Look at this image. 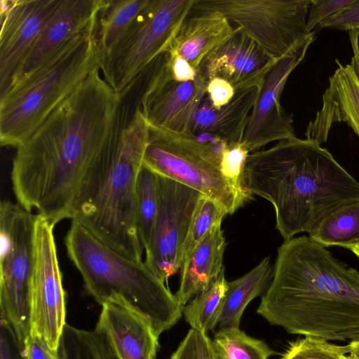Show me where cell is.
<instances>
[{"instance_id":"obj_1","label":"cell","mask_w":359,"mask_h":359,"mask_svg":"<svg viewBox=\"0 0 359 359\" xmlns=\"http://www.w3.org/2000/svg\"><path fill=\"white\" fill-rule=\"evenodd\" d=\"M122 100L97 69L60 103L16 148L11 178L18 203L54 226L71 219Z\"/></svg>"},{"instance_id":"obj_2","label":"cell","mask_w":359,"mask_h":359,"mask_svg":"<svg viewBox=\"0 0 359 359\" xmlns=\"http://www.w3.org/2000/svg\"><path fill=\"white\" fill-rule=\"evenodd\" d=\"M257 312L287 332L359 341V272L309 236L284 241Z\"/></svg>"},{"instance_id":"obj_3","label":"cell","mask_w":359,"mask_h":359,"mask_svg":"<svg viewBox=\"0 0 359 359\" xmlns=\"http://www.w3.org/2000/svg\"><path fill=\"white\" fill-rule=\"evenodd\" d=\"M243 184L273 205L284 241L309 233L330 212L359 200V182L332 154L297 137L249 154Z\"/></svg>"},{"instance_id":"obj_4","label":"cell","mask_w":359,"mask_h":359,"mask_svg":"<svg viewBox=\"0 0 359 359\" xmlns=\"http://www.w3.org/2000/svg\"><path fill=\"white\" fill-rule=\"evenodd\" d=\"M128 113L121 104L113 130L82 184L71 219L118 254L142 262L137 180L149 128L139 107L130 117Z\"/></svg>"},{"instance_id":"obj_5","label":"cell","mask_w":359,"mask_h":359,"mask_svg":"<svg viewBox=\"0 0 359 359\" xmlns=\"http://www.w3.org/2000/svg\"><path fill=\"white\" fill-rule=\"evenodd\" d=\"M65 244L86 292L100 305L131 309L150 323L158 337L181 318L184 306L144 262L118 254L75 221Z\"/></svg>"},{"instance_id":"obj_6","label":"cell","mask_w":359,"mask_h":359,"mask_svg":"<svg viewBox=\"0 0 359 359\" xmlns=\"http://www.w3.org/2000/svg\"><path fill=\"white\" fill-rule=\"evenodd\" d=\"M97 22L57 48L0 97V142L17 148L94 71Z\"/></svg>"},{"instance_id":"obj_7","label":"cell","mask_w":359,"mask_h":359,"mask_svg":"<svg viewBox=\"0 0 359 359\" xmlns=\"http://www.w3.org/2000/svg\"><path fill=\"white\" fill-rule=\"evenodd\" d=\"M195 0H149L114 47L101 57L102 77L123 99L138 79L166 53Z\"/></svg>"},{"instance_id":"obj_8","label":"cell","mask_w":359,"mask_h":359,"mask_svg":"<svg viewBox=\"0 0 359 359\" xmlns=\"http://www.w3.org/2000/svg\"><path fill=\"white\" fill-rule=\"evenodd\" d=\"M149 139L142 165L218 203L228 215L247 201L222 176L219 159L191 133H177L149 125Z\"/></svg>"},{"instance_id":"obj_9","label":"cell","mask_w":359,"mask_h":359,"mask_svg":"<svg viewBox=\"0 0 359 359\" xmlns=\"http://www.w3.org/2000/svg\"><path fill=\"white\" fill-rule=\"evenodd\" d=\"M36 214L2 200L0 205L1 320L24 346L30 334L34 233Z\"/></svg>"},{"instance_id":"obj_10","label":"cell","mask_w":359,"mask_h":359,"mask_svg":"<svg viewBox=\"0 0 359 359\" xmlns=\"http://www.w3.org/2000/svg\"><path fill=\"white\" fill-rule=\"evenodd\" d=\"M311 0H195L191 13H217L277 60L315 32L309 31Z\"/></svg>"},{"instance_id":"obj_11","label":"cell","mask_w":359,"mask_h":359,"mask_svg":"<svg viewBox=\"0 0 359 359\" xmlns=\"http://www.w3.org/2000/svg\"><path fill=\"white\" fill-rule=\"evenodd\" d=\"M54 226L36 215L31 287L30 335L57 351L65 323V292L53 233Z\"/></svg>"},{"instance_id":"obj_12","label":"cell","mask_w":359,"mask_h":359,"mask_svg":"<svg viewBox=\"0 0 359 359\" xmlns=\"http://www.w3.org/2000/svg\"><path fill=\"white\" fill-rule=\"evenodd\" d=\"M159 206L144 264L163 282L181 270V252L198 204V191L158 175Z\"/></svg>"},{"instance_id":"obj_13","label":"cell","mask_w":359,"mask_h":359,"mask_svg":"<svg viewBox=\"0 0 359 359\" xmlns=\"http://www.w3.org/2000/svg\"><path fill=\"white\" fill-rule=\"evenodd\" d=\"M315 38L314 34L277 60L264 77L242 142L250 152L272 142L296 137L292 114L285 110L280 100L289 76L303 60Z\"/></svg>"},{"instance_id":"obj_14","label":"cell","mask_w":359,"mask_h":359,"mask_svg":"<svg viewBox=\"0 0 359 359\" xmlns=\"http://www.w3.org/2000/svg\"><path fill=\"white\" fill-rule=\"evenodd\" d=\"M207 84L199 72L193 81L175 80L164 61L149 80L139 107L149 126L191 133L195 114L206 95Z\"/></svg>"},{"instance_id":"obj_15","label":"cell","mask_w":359,"mask_h":359,"mask_svg":"<svg viewBox=\"0 0 359 359\" xmlns=\"http://www.w3.org/2000/svg\"><path fill=\"white\" fill-rule=\"evenodd\" d=\"M61 0L1 1L0 97L8 90L21 64Z\"/></svg>"},{"instance_id":"obj_16","label":"cell","mask_w":359,"mask_h":359,"mask_svg":"<svg viewBox=\"0 0 359 359\" xmlns=\"http://www.w3.org/2000/svg\"><path fill=\"white\" fill-rule=\"evenodd\" d=\"M353 55L342 65L336 60L337 68L329 78L323 95L321 109L311 121L305 132L306 139L325 142L334 123L345 122L359 137V32H348Z\"/></svg>"},{"instance_id":"obj_17","label":"cell","mask_w":359,"mask_h":359,"mask_svg":"<svg viewBox=\"0 0 359 359\" xmlns=\"http://www.w3.org/2000/svg\"><path fill=\"white\" fill-rule=\"evenodd\" d=\"M276 61L238 28L206 56L198 70L207 83L217 77L228 81L236 90L259 87Z\"/></svg>"},{"instance_id":"obj_18","label":"cell","mask_w":359,"mask_h":359,"mask_svg":"<svg viewBox=\"0 0 359 359\" xmlns=\"http://www.w3.org/2000/svg\"><path fill=\"white\" fill-rule=\"evenodd\" d=\"M107 4V0H61L19 67L10 87L24 79L61 46L95 25Z\"/></svg>"},{"instance_id":"obj_19","label":"cell","mask_w":359,"mask_h":359,"mask_svg":"<svg viewBox=\"0 0 359 359\" xmlns=\"http://www.w3.org/2000/svg\"><path fill=\"white\" fill-rule=\"evenodd\" d=\"M95 330L108 339L120 359H156L158 337L148 320L126 306L102 305Z\"/></svg>"},{"instance_id":"obj_20","label":"cell","mask_w":359,"mask_h":359,"mask_svg":"<svg viewBox=\"0 0 359 359\" xmlns=\"http://www.w3.org/2000/svg\"><path fill=\"white\" fill-rule=\"evenodd\" d=\"M259 90L258 86L236 90L231 100L219 109L206 95L195 114L191 133L217 137L229 144L242 142Z\"/></svg>"},{"instance_id":"obj_21","label":"cell","mask_w":359,"mask_h":359,"mask_svg":"<svg viewBox=\"0 0 359 359\" xmlns=\"http://www.w3.org/2000/svg\"><path fill=\"white\" fill-rule=\"evenodd\" d=\"M221 225L213 226L183 263L180 286L175 294L183 306L196 294L209 288L224 269L226 243Z\"/></svg>"},{"instance_id":"obj_22","label":"cell","mask_w":359,"mask_h":359,"mask_svg":"<svg viewBox=\"0 0 359 359\" xmlns=\"http://www.w3.org/2000/svg\"><path fill=\"white\" fill-rule=\"evenodd\" d=\"M238 28L217 13H191L167 53H177L198 69L214 49L228 40Z\"/></svg>"},{"instance_id":"obj_23","label":"cell","mask_w":359,"mask_h":359,"mask_svg":"<svg viewBox=\"0 0 359 359\" xmlns=\"http://www.w3.org/2000/svg\"><path fill=\"white\" fill-rule=\"evenodd\" d=\"M273 274V266L270 257H266L244 276L228 282L227 290L210 331L216 332L227 328H239L246 306L255 297L263 296Z\"/></svg>"},{"instance_id":"obj_24","label":"cell","mask_w":359,"mask_h":359,"mask_svg":"<svg viewBox=\"0 0 359 359\" xmlns=\"http://www.w3.org/2000/svg\"><path fill=\"white\" fill-rule=\"evenodd\" d=\"M309 236L325 247L341 246L349 250L359 245V200L330 212Z\"/></svg>"},{"instance_id":"obj_25","label":"cell","mask_w":359,"mask_h":359,"mask_svg":"<svg viewBox=\"0 0 359 359\" xmlns=\"http://www.w3.org/2000/svg\"><path fill=\"white\" fill-rule=\"evenodd\" d=\"M149 0H107L97 20V42L100 59L116 44Z\"/></svg>"},{"instance_id":"obj_26","label":"cell","mask_w":359,"mask_h":359,"mask_svg":"<svg viewBox=\"0 0 359 359\" xmlns=\"http://www.w3.org/2000/svg\"><path fill=\"white\" fill-rule=\"evenodd\" d=\"M59 359H120L100 332L66 324L57 349Z\"/></svg>"},{"instance_id":"obj_27","label":"cell","mask_w":359,"mask_h":359,"mask_svg":"<svg viewBox=\"0 0 359 359\" xmlns=\"http://www.w3.org/2000/svg\"><path fill=\"white\" fill-rule=\"evenodd\" d=\"M137 230L145 252L150 248L159 206L158 175L142 166L137 180Z\"/></svg>"},{"instance_id":"obj_28","label":"cell","mask_w":359,"mask_h":359,"mask_svg":"<svg viewBox=\"0 0 359 359\" xmlns=\"http://www.w3.org/2000/svg\"><path fill=\"white\" fill-rule=\"evenodd\" d=\"M210 341L214 359H269L274 353L264 341L236 327L215 332Z\"/></svg>"},{"instance_id":"obj_29","label":"cell","mask_w":359,"mask_h":359,"mask_svg":"<svg viewBox=\"0 0 359 359\" xmlns=\"http://www.w3.org/2000/svg\"><path fill=\"white\" fill-rule=\"evenodd\" d=\"M228 287L222 270L216 280L207 290L196 294L184 306L183 314L192 329L207 334L217 316Z\"/></svg>"},{"instance_id":"obj_30","label":"cell","mask_w":359,"mask_h":359,"mask_svg":"<svg viewBox=\"0 0 359 359\" xmlns=\"http://www.w3.org/2000/svg\"><path fill=\"white\" fill-rule=\"evenodd\" d=\"M226 210L215 201L203 196L194 212L181 252V264L215 226L222 224Z\"/></svg>"},{"instance_id":"obj_31","label":"cell","mask_w":359,"mask_h":359,"mask_svg":"<svg viewBox=\"0 0 359 359\" xmlns=\"http://www.w3.org/2000/svg\"><path fill=\"white\" fill-rule=\"evenodd\" d=\"M349 352L348 344L304 337L292 342L280 359H346Z\"/></svg>"},{"instance_id":"obj_32","label":"cell","mask_w":359,"mask_h":359,"mask_svg":"<svg viewBox=\"0 0 359 359\" xmlns=\"http://www.w3.org/2000/svg\"><path fill=\"white\" fill-rule=\"evenodd\" d=\"M250 151L243 142L229 144L224 150L219 163V170L232 189L248 201L251 194L243 184L246 159Z\"/></svg>"},{"instance_id":"obj_33","label":"cell","mask_w":359,"mask_h":359,"mask_svg":"<svg viewBox=\"0 0 359 359\" xmlns=\"http://www.w3.org/2000/svg\"><path fill=\"white\" fill-rule=\"evenodd\" d=\"M171 359H214L210 338L207 334L191 328Z\"/></svg>"},{"instance_id":"obj_34","label":"cell","mask_w":359,"mask_h":359,"mask_svg":"<svg viewBox=\"0 0 359 359\" xmlns=\"http://www.w3.org/2000/svg\"><path fill=\"white\" fill-rule=\"evenodd\" d=\"M355 0H311L306 25L315 32L320 23L351 5Z\"/></svg>"},{"instance_id":"obj_35","label":"cell","mask_w":359,"mask_h":359,"mask_svg":"<svg viewBox=\"0 0 359 359\" xmlns=\"http://www.w3.org/2000/svg\"><path fill=\"white\" fill-rule=\"evenodd\" d=\"M325 28L359 32V0L320 23L316 30Z\"/></svg>"},{"instance_id":"obj_36","label":"cell","mask_w":359,"mask_h":359,"mask_svg":"<svg viewBox=\"0 0 359 359\" xmlns=\"http://www.w3.org/2000/svg\"><path fill=\"white\" fill-rule=\"evenodd\" d=\"M0 359H26L24 346L3 320H0Z\"/></svg>"},{"instance_id":"obj_37","label":"cell","mask_w":359,"mask_h":359,"mask_svg":"<svg viewBox=\"0 0 359 359\" xmlns=\"http://www.w3.org/2000/svg\"><path fill=\"white\" fill-rule=\"evenodd\" d=\"M235 93L233 86L223 79L214 78L207 84V97L216 109L229 103L233 97Z\"/></svg>"},{"instance_id":"obj_38","label":"cell","mask_w":359,"mask_h":359,"mask_svg":"<svg viewBox=\"0 0 359 359\" xmlns=\"http://www.w3.org/2000/svg\"><path fill=\"white\" fill-rule=\"evenodd\" d=\"M165 61L173 78L178 81H193L198 75V70L177 53H166Z\"/></svg>"},{"instance_id":"obj_39","label":"cell","mask_w":359,"mask_h":359,"mask_svg":"<svg viewBox=\"0 0 359 359\" xmlns=\"http://www.w3.org/2000/svg\"><path fill=\"white\" fill-rule=\"evenodd\" d=\"M26 359H59L57 351L53 350L39 337L30 335L24 344Z\"/></svg>"},{"instance_id":"obj_40","label":"cell","mask_w":359,"mask_h":359,"mask_svg":"<svg viewBox=\"0 0 359 359\" xmlns=\"http://www.w3.org/2000/svg\"><path fill=\"white\" fill-rule=\"evenodd\" d=\"M353 353L354 356L359 359V341H357L354 344L353 348Z\"/></svg>"},{"instance_id":"obj_41","label":"cell","mask_w":359,"mask_h":359,"mask_svg":"<svg viewBox=\"0 0 359 359\" xmlns=\"http://www.w3.org/2000/svg\"><path fill=\"white\" fill-rule=\"evenodd\" d=\"M352 252H353L358 257H359V245H357L349 249Z\"/></svg>"},{"instance_id":"obj_42","label":"cell","mask_w":359,"mask_h":359,"mask_svg":"<svg viewBox=\"0 0 359 359\" xmlns=\"http://www.w3.org/2000/svg\"><path fill=\"white\" fill-rule=\"evenodd\" d=\"M346 359H356L354 357L350 355L349 354L347 355Z\"/></svg>"}]
</instances>
